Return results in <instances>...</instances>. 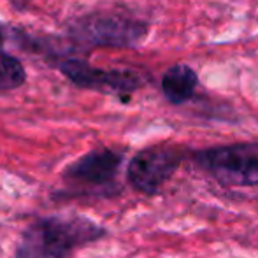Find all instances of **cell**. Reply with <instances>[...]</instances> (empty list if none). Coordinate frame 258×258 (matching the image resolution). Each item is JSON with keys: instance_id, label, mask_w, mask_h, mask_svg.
<instances>
[{"instance_id": "obj_2", "label": "cell", "mask_w": 258, "mask_h": 258, "mask_svg": "<svg viewBox=\"0 0 258 258\" xmlns=\"http://www.w3.org/2000/svg\"><path fill=\"white\" fill-rule=\"evenodd\" d=\"M69 37L85 48H136L150 34L144 20L116 11H95L69 25Z\"/></svg>"}, {"instance_id": "obj_5", "label": "cell", "mask_w": 258, "mask_h": 258, "mask_svg": "<svg viewBox=\"0 0 258 258\" xmlns=\"http://www.w3.org/2000/svg\"><path fill=\"white\" fill-rule=\"evenodd\" d=\"M183 153L174 146H151L139 151L126 167V179L141 194L155 195L174 176Z\"/></svg>"}, {"instance_id": "obj_9", "label": "cell", "mask_w": 258, "mask_h": 258, "mask_svg": "<svg viewBox=\"0 0 258 258\" xmlns=\"http://www.w3.org/2000/svg\"><path fill=\"white\" fill-rule=\"evenodd\" d=\"M14 4H16V6H25V4L28 2V0H13Z\"/></svg>"}, {"instance_id": "obj_10", "label": "cell", "mask_w": 258, "mask_h": 258, "mask_svg": "<svg viewBox=\"0 0 258 258\" xmlns=\"http://www.w3.org/2000/svg\"><path fill=\"white\" fill-rule=\"evenodd\" d=\"M2 44H4V34H2V30H0V48H2Z\"/></svg>"}, {"instance_id": "obj_6", "label": "cell", "mask_w": 258, "mask_h": 258, "mask_svg": "<svg viewBox=\"0 0 258 258\" xmlns=\"http://www.w3.org/2000/svg\"><path fill=\"white\" fill-rule=\"evenodd\" d=\"M123 162L121 151L102 148L90 151L65 169L63 177L69 184L83 190H105V194H114L116 176Z\"/></svg>"}, {"instance_id": "obj_4", "label": "cell", "mask_w": 258, "mask_h": 258, "mask_svg": "<svg viewBox=\"0 0 258 258\" xmlns=\"http://www.w3.org/2000/svg\"><path fill=\"white\" fill-rule=\"evenodd\" d=\"M56 69L76 86L104 93L130 95L144 85V76L132 69H99L81 58H67Z\"/></svg>"}, {"instance_id": "obj_1", "label": "cell", "mask_w": 258, "mask_h": 258, "mask_svg": "<svg viewBox=\"0 0 258 258\" xmlns=\"http://www.w3.org/2000/svg\"><path fill=\"white\" fill-rule=\"evenodd\" d=\"M104 235V228L88 218H39L23 232L14 258H69L76 249Z\"/></svg>"}, {"instance_id": "obj_3", "label": "cell", "mask_w": 258, "mask_h": 258, "mask_svg": "<svg viewBox=\"0 0 258 258\" xmlns=\"http://www.w3.org/2000/svg\"><path fill=\"white\" fill-rule=\"evenodd\" d=\"M195 162L225 186L258 184V143H235L195 153Z\"/></svg>"}, {"instance_id": "obj_8", "label": "cell", "mask_w": 258, "mask_h": 258, "mask_svg": "<svg viewBox=\"0 0 258 258\" xmlns=\"http://www.w3.org/2000/svg\"><path fill=\"white\" fill-rule=\"evenodd\" d=\"M27 71L13 54L0 51V92H11L25 85Z\"/></svg>"}, {"instance_id": "obj_7", "label": "cell", "mask_w": 258, "mask_h": 258, "mask_svg": "<svg viewBox=\"0 0 258 258\" xmlns=\"http://www.w3.org/2000/svg\"><path fill=\"white\" fill-rule=\"evenodd\" d=\"M160 86L170 104L181 105L194 99L195 90L199 86V76L190 65L177 63L167 69L165 74L162 76Z\"/></svg>"}]
</instances>
